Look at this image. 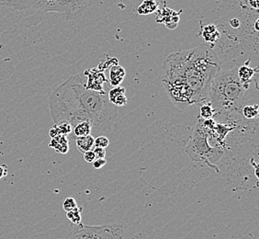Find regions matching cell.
<instances>
[{
	"instance_id": "6da1fadb",
	"label": "cell",
	"mask_w": 259,
	"mask_h": 239,
	"mask_svg": "<svg viewBox=\"0 0 259 239\" xmlns=\"http://www.w3.org/2000/svg\"><path fill=\"white\" fill-rule=\"evenodd\" d=\"M222 62L208 45L169 54L163 64L162 82L170 99L183 112L209 100L215 76Z\"/></svg>"
},
{
	"instance_id": "7a4b0ae2",
	"label": "cell",
	"mask_w": 259,
	"mask_h": 239,
	"mask_svg": "<svg viewBox=\"0 0 259 239\" xmlns=\"http://www.w3.org/2000/svg\"><path fill=\"white\" fill-rule=\"evenodd\" d=\"M84 72L71 77L54 89L49 105L54 124L68 123L72 126L90 122L92 132L107 133L115 122L118 108L111 104L107 94H100L86 88Z\"/></svg>"
},
{
	"instance_id": "3957f363",
	"label": "cell",
	"mask_w": 259,
	"mask_h": 239,
	"mask_svg": "<svg viewBox=\"0 0 259 239\" xmlns=\"http://www.w3.org/2000/svg\"><path fill=\"white\" fill-rule=\"evenodd\" d=\"M88 7V0H0V32L15 33L37 26L50 12L64 20L78 19Z\"/></svg>"
},
{
	"instance_id": "277c9868",
	"label": "cell",
	"mask_w": 259,
	"mask_h": 239,
	"mask_svg": "<svg viewBox=\"0 0 259 239\" xmlns=\"http://www.w3.org/2000/svg\"><path fill=\"white\" fill-rule=\"evenodd\" d=\"M237 69L238 67L226 71L220 70L213 79L209 101L214 109V117H230L232 113H241L245 89L238 79Z\"/></svg>"
},
{
	"instance_id": "5b68a950",
	"label": "cell",
	"mask_w": 259,
	"mask_h": 239,
	"mask_svg": "<svg viewBox=\"0 0 259 239\" xmlns=\"http://www.w3.org/2000/svg\"><path fill=\"white\" fill-rule=\"evenodd\" d=\"M209 131L203 127L201 119H198L185 150L192 161H201L219 173L220 170L216 168L214 164L215 162L220 160L224 150L221 147L212 146L209 143Z\"/></svg>"
},
{
	"instance_id": "8992f818",
	"label": "cell",
	"mask_w": 259,
	"mask_h": 239,
	"mask_svg": "<svg viewBox=\"0 0 259 239\" xmlns=\"http://www.w3.org/2000/svg\"><path fill=\"white\" fill-rule=\"evenodd\" d=\"M124 227L122 224L76 225L65 239H123Z\"/></svg>"
},
{
	"instance_id": "52a82bcc",
	"label": "cell",
	"mask_w": 259,
	"mask_h": 239,
	"mask_svg": "<svg viewBox=\"0 0 259 239\" xmlns=\"http://www.w3.org/2000/svg\"><path fill=\"white\" fill-rule=\"evenodd\" d=\"M87 77L86 88L100 94H107L105 85L107 83L105 72L99 70L97 67L92 69H87L84 71Z\"/></svg>"
},
{
	"instance_id": "ba28073f",
	"label": "cell",
	"mask_w": 259,
	"mask_h": 239,
	"mask_svg": "<svg viewBox=\"0 0 259 239\" xmlns=\"http://www.w3.org/2000/svg\"><path fill=\"white\" fill-rule=\"evenodd\" d=\"M156 21L159 23H164L168 29L173 30L177 28L179 24V13L173 9H168V7H164L163 9L158 10Z\"/></svg>"
},
{
	"instance_id": "9c48e42d",
	"label": "cell",
	"mask_w": 259,
	"mask_h": 239,
	"mask_svg": "<svg viewBox=\"0 0 259 239\" xmlns=\"http://www.w3.org/2000/svg\"><path fill=\"white\" fill-rule=\"evenodd\" d=\"M258 69H259L258 67L252 68L251 66H249L248 65V61L246 62L245 64H243L240 67H238V69H237V76H238V79L240 80L243 87L244 88L245 90L249 89L251 85H252L253 80L257 81V80H256V75L259 72Z\"/></svg>"
},
{
	"instance_id": "30bf717a",
	"label": "cell",
	"mask_w": 259,
	"mask_h": 239,
	"mask_svg": "<svg viewBox=\"0 0 259 239\" xmlns=\"http://www.w3.org/2000/svg\"><path fill=\"white\" fill-rule=\"evenodd\" d=\"M126 89L123 87H114L107 92V98L114 106L123 107L128 103V98L125 95Z\"/></svg>"
},
{
	"instance_id": "8fae6325",
	"label": "cell",
	"mask_w": 259,
	"mask_h": 239,
	"mask_svg": "<svg viewBox=\"0 0 259 239\" xmlns=\"http://www.w3.org/2000/svg\"><path fill=\"white\" fill-rule=\"evenodd\" d=\"M200 35L209 44H214L221 37V33L218 28L214 24H208L201 27Z\"/></svg>"
},
{
	"instance_id": "7c38bea8",
	"label": "cell",
	"mask_w": 259,
	"mask_h": 239,
	"mask_svg": "<svg viewBox=\"0 0 259 239\" xmlns=\"http://www.w3.org/2000/svg\"><path fill=\"white\" fill-rule=\"evenodd\" d=\"M125 76V69L122 66L119 64L111 65L109 70V84L113 87L120 86L124 80Z\"/></svg>"
},
{
	"instance_id": "4fadbf2b",
	"label": "cell",
	"mask_w": 259,
	"mask_h": 239,
	"mask_svg": "<svg viewBox=\"0 0 259 239\" xmlns=\"http://www.w3.org/2000/svg\"><path fill=\"white\" fill-rule=\"evenodd\" d=\"M49 146L59 154H67L69 151V141L66 135H59L52 138Z\"/></svg>"
},
{
	"instance_id": "5bb4252c",
	"label": "cell",
	"mask_w": 259,
	"mask_h": 239,
	"mask_svg": "<svg viewBox=\"0 0 259 239\" xmlns=\"http://www.w3.org/2000/svg\"><path fill=\"white\" fill-rule=\"evenodd\" d=\"M94 141L95 137L92 134H90L84 137H77L76 139V144L78 151L84 154L87 151L92 150L94 148Z\"/></svg>"
},
{
	"instance_id": "9a60e30c",
	"label": "cell",
	"mask_w": 259,
	"mask_h": 239,
	"mask_svg": "<svg viewBox=\"0 0 259 239\" xmlns=\"http://www.w3.org/2000/svg\"><path fill=\"white\" fill-rule=\"evenodd\" d=\"M72 131H73V128L70 124L65 122H61L58 124H54L53 128L49 132V135L51 136V138H54L59 135L67 136L68 134L72 133Z\"/></svg>"
},
{
	"instance_id": "2e32d148",
	"label": "cell",
	"mask_w": 259,
	"mask_h": 239,
	"mask_svg": "<svg viewBox=\"0 0 259 239\" xmlns=\"http://www.w3.org/2000/svg\"><path fill=\"white\" fill-rule=\"evenodd\" d=\"M158 9V3L155 0H143L137 8L139 15H149L152 14Z\"/></svg>"
},
{
	"instance_id": "e0dca14e",
	"label": "cell",
	"mask_w": 259,
	"mask_h": 239,
	"mask_svg": "<svg viewBox=\"0 0 259 239\" xmlns=\"http://www.w3.org/2000/svg\"><path fill=\"white\" fill-rule=\"evenodd\" d=\"M72 132L76 136V138L88 136L92 133V125L90 122H82L74 126Z\"/></svg>"
},
{
	"instance_id": "ac0fdd59",
	"label": "cell",
	"mask_w": 259,
	"mask_h": 239,
	"mask_svg": "<svg viewBox=\"0 0 259 239\" xmlns=\"http://www.w3.org/2000/svg\"><path fill=\"white\" fill-rule=\"evenodd\" d=\"M241 114L246 120H254L259 117V107L258 104L243 106L241 109Z\"/></svg>"
},
{
	"instance_id": "d6986e66",
	"label": "cell",
	"mask_w": 259,
	"mask_h": 239,
	"mask_svg": "<svg viewBox=\"0 0 259 239\" xmlns=\"http://www.w3.org/2000/svg\"><path fill=\"white\" fill-rule=\"evenodd\" d=\"M198 114H199L198 117L201 120H208V119L214 118V109L213 108L210 101H206L204 103H202L201 106L199 107V113Z\"/></svg>"
},
{
	"instance_id": "ffe728a7",
	"label": "cell",
	"mask_w": 259,
	"mask_h": 239,
	"mask_svg": "<svg viewBox=\"0 0 259 239\" xmlns=\"http://www.w3.org/2000/svg\"><path fill=\"white\" fill-rule=\"evenodd\" d=\"M81 213H82V208L81 207H76L74 210L69 211L66 213V217L72 223L75 225H77L82 223V217H81Z\"/></svg>"
},
{
	"instance_id": "44dd1931",
	"label": "cell",
	"mask_w": 259,
	"mask_h": 239,
	"mask_svg": "<svg viewBox=\"0 0 259 239\" xmlns=\"http://www.w3.org/2000/svg\"><path fill=\"white\" fill-rule=\"evenodd\" d=\"M109 145V140L107 139V137L104 136V135H99L95 138L94 141V146L95 147H101V148H107V146Z\"/></svg>"
},
{
	"instance_id": "7402d4cb",
	"label": "cell",
	"mask_w": 259,
	"mask_h": 239,
	"mask_svg": "<svg viewBox=\"0 0 259 239\" xmlns=\"http://www.w3.org/2000/svg\"><path fill=\"white\" fill-rule=\"evenodd\" d=\"M76 207H77L76 201L74 198H72V197H68V198H66V199L63 201V210H64L66 213L69 212V211L74 210V209L76 208Z\"/></svg>"
},
{
	"instance_id": "603a6c76",
	"label": "cell",
	"mask_w": 259,
	"mask_h": 239,
	"mask_svg": "<svg viewBox=\"0 0 259 239\" xmlns=\"http://www.w3.org/2000/svg\"><path fill=\"white\" fill-rule=\"evenodd\" d=\"M96 159V155L94 153V151L90 150L87 151L86 153H84V160L90 164H92L93 161Z\"/></svg>"
},
{
	"instance_id": "cb8c5ba5",
	"label": "cell",
	"mask_w": 259,
	"mask_h": 239,
	"mask_svg": "<svg viewBox=\"0 0 259 239\" xmlns=\"http://www.w3.org/2000/svg\"><path fill=\"white\" fill-rule=\"evenodd\" d=\"M96 155V159H105L106 157V149L101 147H95L92 149Z\"/></svg>"
},
{
	"instance_id": "d4e9b609",
	"label": "cell",
	"mask_w": 259,
	"mask_h": 239,
	"mask_svg": "<svg viewBox=\"0 0 259 239\" xmlns=\"http://www.w3.org/2000/svg\"><path fill=\"white\" fill-rule=\"evenodd\" d=\"M106 164H107V160L105 159H96L92 163L93 168H96V169L103 168Z\"/></svg>"
},
{
	"instance_id": "484cf974",
	"label": "cell",
	"mask_w": 259,
	"mask_h": 239,
	"mask_svg": "<svg viewBox=\"0 0 259 239\" xmlns=\"http://www.w3.org/2000/svg\"><path fill=\"white\" fill-rule=\"evenodd\" d=\"M248 4H249L251 8L255 9L256 11L259 10V0H248Z\"/></svg>"
},
{
	"instance_id": "4316f807",
	"label": "cell",
	"mask_w": 259,
	"mask_h": 239,
	"mask_svg": "<svg viewBox=\"0 0 259 239\" xmlns=\"http://www.w3.org/2000/svg\"><path fill=\"white\" fill-rule=\"evenodd\" d=\"M8 175V168L5 165L0 166V178Z\"/></svg>"
},
{
	"instance_id": "83f0119b",
	"label": "cell",
	"mask_w": 259,
	"mask_h": 239,
	"mask_svg": "<svg viewBox=\"0 0 259 239\" xmlns=\"http://www.w3.org/2000/svg\"><path fill=\"white\" fill-rule=\"evenodd\" d=\"M254 27H255V31L258 32H259V18L256 19V22H255Z\"/></svg>"
}]
</instances>
